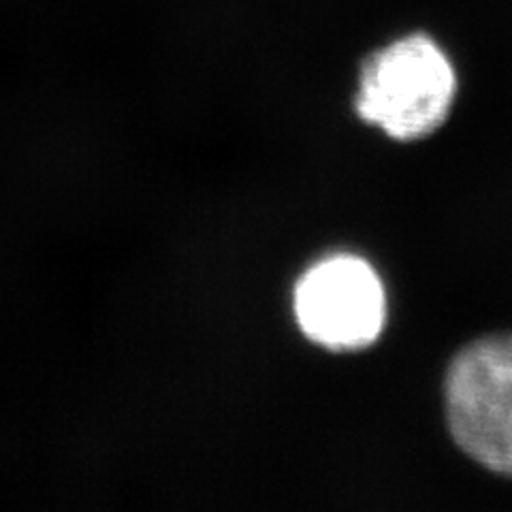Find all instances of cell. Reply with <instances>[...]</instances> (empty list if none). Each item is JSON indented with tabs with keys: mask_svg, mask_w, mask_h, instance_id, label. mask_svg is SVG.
I'll return each instance as SVG.
<instances>
[{
	"mask_svg": "<svg viewBox=\"0 0 512 512\" xmlns=\"http://www.w3.org/2000/svg\"><path fill=\"white\" fill-rule=\"evenodd\" d=\"M384 288L370 263L350 254L331 256L306 271L295 291L301 331L329 350H359L382 331Z\"/></svg>",
	"mask_w": 512,
	"mask_h": 512,
	"instance_id": "cell-3",
	"label": "cell"
},
{
	"mask_svg": "<svg viewBox=\"0 0 512 512\" xmlns=\"http://www.w3.org/2000/svg\"><path fill=\"white\" fill-rule=\"evenodd\" d=\"M455 90V69L442 47L427 35H408L365 60L355 107L389 137L412 141L442 126Z\"/></svg>",
	"mask_w": 512,
	"mask_h": 512,
	"instance_id": "cell-1",
	"label": "cell"
},
{
	"mask_svg": "<svg viewBox=\"0 0 512 512\" xmlns=\"http://www.w3.org/2000/svg\"><path fill=\"white\" fill-rule=\"evenodd\" d=\"M446 416L463 453L512 476V333L463 348L446 376Z\"/></svg>",
	"mask_w": 512,
	"mask_h": 512,
	"instance_id": "cell-2",
	"label": "cell"
}]
</instances>
